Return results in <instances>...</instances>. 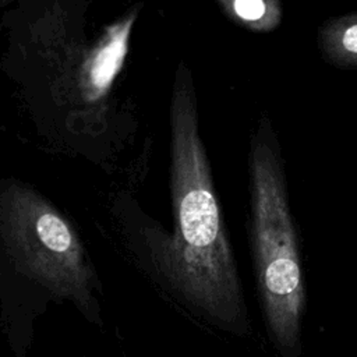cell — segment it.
<instances>
[{"label": "cell", "instance_id": "1", "mask_svg": "<svg viewBox=\"0 0 357 357\" xmlns=\"http://www.w3.org/2000/svg\"><path fill=\"white\" fill-rule=\"evenodd\" d=\"M170 132L174 231L146 230L152 259L173 287L212 321L244 333L247 307L199 135L192 77L184 63L173 84Z\"/></svg>", "mask_w": 357, "mask_h": 357}, {"label": "cell", "instance_id": "2", "mask_svg": "<svg viewBox=\"0 0 357 357\" xmlns=\"http://www.w3.org/2000/svg\"><path fill=\"white\" fill-rule=\"evenodd\" d=\"M250 233L268 333L282 357L301 356L305 289L284 158L272 120L262 116L250 139Z\"/></svg>", "mask_w": 357, "mask_h": 357}, {"label": "cell", "instance_id": "3", "mask_svg": "<svg viewBox=\"0 0 357 357\" xmlns=\"http://www.w3.org/2000/svg\"><path fill=\"white\" fill-rule=\"evenodd\" d=\"M0 229L21 269L82 308L93 278L70 222L33 188L13 181L0 191Z\"/></svg>", "mask_w": 357, "mask_h": 357}, {"label": "cell", "instance_id": "4", "mask_svg": "<svg viewBox=\"0 0 357 357\" xmlns=\"http://www.w3.org/2000/svg\"><path fill=\"white\" fill-rule=\"evenodd\" d=\"M138 13L139 8L134 7L107 25L85 59L79 84L86 100H99L109 92L127 57L130 36Z\"/></svg>", "mask_w": 357, "mask_h": 357}, {"label": "cell", "instance_id": "5", "mask_svg": "<svg viewBox=\"0 0 357 357\" xmlns=\"http://www.w3.org/2000/svg\"><path fill=\"white\" fill-rule=\"evenodd\" d=\"M317 47L325 63L340 70L357 68V11L332 17L317 31Z\"/></svg>", "mask_w": 357, "mask_h": 357}, {"label": "cell", "instance_id": "6", "mask_svg": "<svg viewBox=\"0 0 357 357\" xmlns=\"http://www.w3.org/2000/svg\"><path fill=\"white\" fill-rule=\"evenodd\" d=\"M222 13L240 28L254 33L276 31L283 21L282 0H215Z\"/></svg>", "mask_w": 357, "mask_h": 357}, {"label": "cell", "instance_id": "7", "mask_svg": "<svg viewBox=\"0 0 357 357\" xmlns=\"http://www.w3.org/2000/svg\"><path fill=\"white\" fill-rule=\"evenodd\" d=\"M0 1H4V0H0Z\"/></svg>", "mask_w": 357, "mask_h": 357}]
</instances>
